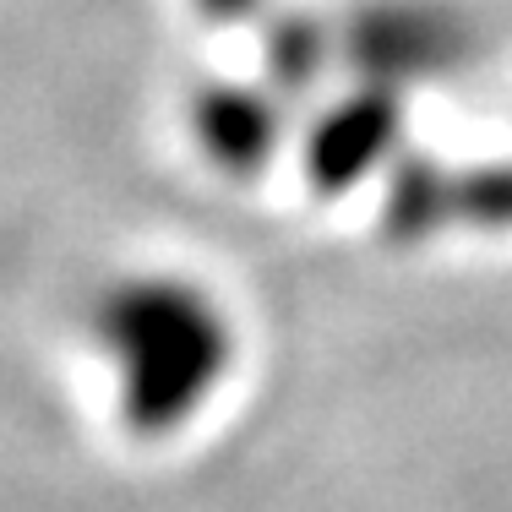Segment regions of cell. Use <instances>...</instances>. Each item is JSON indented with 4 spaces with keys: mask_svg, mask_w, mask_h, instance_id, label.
Here are the masks:
<instances>
[{
    "mask_svg": "<svg viewBox=\"0 0 512 512\" xmlns=\"http://www.w3.org/2000/svg\"><path fill=\"white\" fill-rule=\"evenodd\" d=\"M120 365V414L131 436H175L224 382L229 333L202 295L180 284H131L99 316Z\"/></svg>",
    "mask_w": 512,
    "mask_h": 512,
    "instance_id": "6da1fadb",
    "label": "cell"
}]
</instances>
